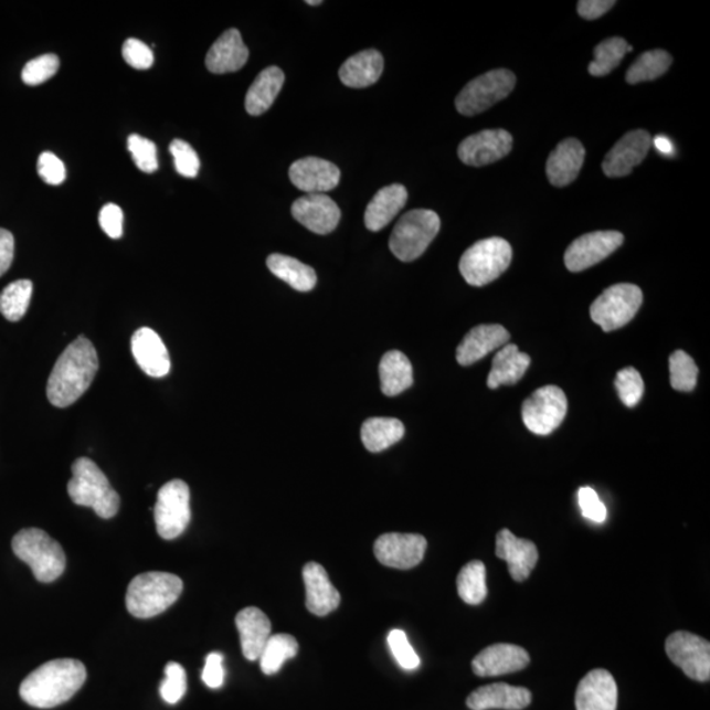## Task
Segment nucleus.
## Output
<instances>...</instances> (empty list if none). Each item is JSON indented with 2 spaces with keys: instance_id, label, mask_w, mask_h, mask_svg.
I'll return each instance as SVG.
<instances>
[{
  "instance_id": "1",
  "label": "nucleus",
  "mask_w": 710,
  "mask_h": 710,
  "mask_svg": "<svg viewBox=\"0 0 710 710\" xmlns=\"http://www.w3.org/2000/svg\"><path fill=\"white\" fill-rule=\"evenodd\" d=\"M99 370L92 341L81 336L64 350L46 384V396L59 409H66L85 394Z\"/></svg>"
},
{
  "instance_id": "2",
  "label": "nucleus",
  "mask_w": 710,
  "mask_h": 710,
  "mask_svg": "<svg viewBox=\"0 0 710 710\" xmlns=\"http://www.w3.org/2000/svg\"><path fill=\"white\" fill-rule=\"evenodd\" d=\"M86 667L75 659H54L40 666L20 686L27 704L50 709L64 704L85 685Z\"/></svg>"
},
{
  "instance_id": "3",
  "label": "nucleus",
  "mask_w": 710,
  "mask_h": 710,
  "mask_svg": "<svg viewBox=\"0 0 710 710\" xmlns=\"http://www.w3.org/2000/svg\"><path fill=\"white\" fill-rule=\"evenodd\" d=\"M67 494L74 505L93 508L102 519H113L120 508V496L109 484L105 473L88 458H78L72 466Z\"/></svg>"
},
{
  "instance_id": "4",
  "label": "nucleus",
  "mask_w": 710,
  "mask_h": 710,
  "mask_svg": "<svg viewBox=\"0 0 710 710\" xmlns=\"http://www.w3.org/2000/svg\"><path fill=\"white\" fill-rule=\"evenodd\" d=\"M182 591L181 577L169 572H145L128 585L127 610L137 618L156 617L168 611Z\"/></svg>"
},
{
  "instance_id": "5",
  "label": "nucleus",
  "mask_w": 710,
  "mask_h": 710,
  "mask_svg": "<svg viewBox=\"0 0 710 710\" xmlns=\"http://www.w3.org/2000/svg\"><path fill=\"white\" fill-rule=\"evenodd\" d=\"M13 553L29 564L34 577L41 583H52L64 574L66 555L61 544L44 530H20L12 540Z\"/></svg>"
},
{
  "instance_id": "6",
  "label": "nucleus",
  "mask_w": 710,
  "mask_h": 710,
  "mask_svg": "<svg viewBox=\"0 0 710 710\" xmlns=\"http://www.w3.org/2000/svg\"><path fill=\"white\" fill-rule=\"evenodd\" d=\"M512 262V247L508 241L491 237L468 247L459 261V272L468 285L481 287L498 279Z\"/></svg>"
},
{
  "instance_id": "7",
  "label": "nucleus",
  "mask_w": 710,
  "mask_h": 710,
  "mask_svg": "<svg viewBox=\"0 0 710 710\" xmlns=\"http://www.w3.org/2000/svg\"><path fill=\"white\" fill-rule=\"evenodd\" d=\"M441 220L432 210H412L400 218L390 237V250L403 262L423 256L427 246L436 239Z\"/></svg>"
},
{
  "instance_id": "8",
  "label": "nucleus",
  "mask_w": 710,
  "mask_h": 710,
  "mask_svg": "<svg viewBox=\"0 0 710 710\" xmlns=\"http://www.w3.org/2000/svg\"><path fill=\"white\" fill-rule=\"evenodd\" d=\"M516 75L507 68H496L468 82L462 89L455 107L464 116H475L487 112L513 92Z\"/></svg>"
},
{
  "instance_id": "9",
  "label": "nucleus",
  "mask_w": 710,
  "mask_h": 710,
  "mask_svg": "<svg viewBox=\"0 0 710 710\" xmlns=\"http://www.w3.org/2000/svg\"><path fill=\"white\" fill-rule=\"evenodd\" d=\"M644 294L636 285L619 284L606 288L592 303L590 312L592 320L602 327L604 332H612L626 326L643 306Z\"/></svg>"
},
{
  "instance_id": "10",
  "label": "nucleus",
  "mask_w": 710,
  "mask_h": 710,
  "mask_svg": "<svg viewBox=\"0 0 710 710\" xmlns=\"http://www.w3.org/2000/svg\"><path fill=\"white\" fill-rule=\"evenodd\" d=\"M157 532L163 540H174L191 520L190 488L181 479L170 480L158 491L155 507Z\"/></svg>"
},
{
  "instance_id": "11",
  "label": "nucleus",
  "mask_w": 710,
  "mask_h": 710,
  "mask_svg": "<svg viewBox=\"0 0 710 710\" xmlns=\"http://www.w3.org/2000/svg\"><path fill=\"white\" fill-rule=\"evenodd\" d=\"M568 398L557 385H543L522 404V422L539 436H548L563 423L568 413Z\"/></svg>"
},
{
  "instance_id": "12",
  "label": "nucleus",
  "mask_w": 710,
  "mask_h": 710,
  "mask_svg": "<svg viewBox=\"0 0 710 710\" xmlns=\"http://www.w3.org/2000/svg\"><path fill=\"white\" fill-rule=\"evenodd\" d=\"M666 653L688 678L698 681L710 679V644L707 639L688 632H675L666 640Z\"/></svg>"
},
{
  "instance_id": "13",
  "label": "nucleus",
  "mask_w": 710,
  "mask_h": 710,
  "mask_svg": "<svg viewBox=\"0 0 710 710\" xmlns=\"http://www.w3.org/2000/svg\"><path fill=\"white\" fill-rule=\"evenodd\" d=\"M624 243V234L617 231H598L576 239L566 253L564 264L572 273L587 271L610 257Z\"/></svg>"
},
{
  "instance_id": "14",
  "label": "nucleus",
  "mask_w": 710,
  "mask_h": 710,
  "mask_svg": "<svg viewBox=\"0 0 710 710\" xmlns=\"http://www.w3.org/2000/svg\"><path fill=\"white\" fill-rule=\"evenodd\" d=\"M426 547L422 534L388 533L375 541L374 553L384 566L410 570L423 562Z\"/></svg>"
},
{
  "instance_id": "15",
  "label": "nucleus",
  "mask_w": 710,
  "mask_h": 710,
  "mask_svg": "<svg viewBox=\"0 0 710 710\" xmlns=\"http://www.w3.org/2000/svg\"><path fill=\"white\" fill-rule=\"evenodd\" d=\"M513 147V137L505 129H487L468 136L459 144L458 157L468 167H486L500 161Z\"/></svg>"
},
{
  "instance_id": "16",
  "label": "nucleus",
  "mask_w": 710,
  "mask_h": 710,
  "mask_svg": "<svg viewBox=\"0 0 710 710\" xmlns=\"http://www.w3.org/2000/svg\"><path fill=\"white\" fill-rule=\"evenodd\" d=\"M651 145V136L644 129L626 134L605 156L603 162L605 176L610 178L629 176L634 168L643 163Z\"/></svg>"
},
{
  "instance_id": "17",
  "label": "nucleus",
  "mask_w": 710,
  "mask_h": 710,
  "mask_svg": "<svg viewBox=\"0 0 710 710\" xmlns=\"http://www.w3.org/2000/svg\"><path fill=\"white\" fill-rule=\"evenodd\" d=\"M288 176L295 188L306 194H324L339 186L341 171L332 162L306 157L292 165Z\"/></svg>"
},
{
  "instance_id": "18",
  "label": "nucleus",
  "mask_w": 710,
  "mask_h": 710,
  "mask_svg": "<svg viewBox=\"0 0 710 710\" xmlns=\"http://www.w3.org/2000/svg\"><path fill=\"white\" fill-rule=\"evenodd\" d=\"M292 213L296 222L316 234L332 233L341 219L339 205L324 194H307L296 199Z\"/></svg>"
},
{
  "instance_id": "19",
  "label": "nucleus",
  "mask_w": 710,
  "mask_h": 710,
  "mask_svg": "<svg viewBox=\"0 0 710 710\" xmlns=\"http://www.w3.org/2000/svg\"><path fill=\"white\" fill-rule=\"evenodd\" d=\"M496 555L508 563L515 582H523L539 562V550L532 541L521 540L511 530L502 529L496 537Z\"/></svg>"
},
{
  "instance_id": "20",
  "label": "nucleus",
  "mask_w": 710,
  "mask_h": 710,
  "mask_svg": "<svg viewBox=\"0 0 710 710\" xmlns=\"http://www.w3.org/2000/svg\"><path fill=\"white\" fill-rule=\"evenodd\" d=\"M530 661L522 647L511 644H496L481 650L473 660V670L478 677H500L523 670Z\"/></svg>"
},
{
  "instance_id": "21",
  "label": "nucleus",
  "mask_w": 710,
  "mask_h": 710,
  "mask_svg": "<svg viewBox=\"0 0 710 710\" xmlns=\"http://www.w3.org/2000/svg\"><path fill=\"white\" fill-rule=\"evenodd\" d=\"M617 700V682L608 671H591L579 682L576 710H616Z\"/></svg>"
},
{
  "instance_id": "22",
  "label": "nucleus",
  "mask_w": 710,
  "mask_h": 710,
  "mask_svg": "<svg viewBox=\"0 0 710 710\" xmlns=\"http://www.w3.org/2000/svg\"><path fill=\"white\" fill-rule=\"evenodd\" d=\"M130 350L145 374L153 378L167 377L171 369L168 348L153 329L140 328L130 340Z\"/></svg>"
},
{
  "instance_id": "23",
  "label": "nucleus",
  "mask_w": 710,
  "mask_h": 710,
  "mask_svg": "<svg viewBox=\"0 0 710 710\" xmlns=\"http://www.w3.org/2000/svg\"><path fill=\"white\" fill-rule=\"evenodd\" d=\"M303 581L306 584V605L315 616H327L341 603L340 592L330 583L328 572L316 562H309L303 569Z\"/></svg>"
},
{
  "instance_id": "24",
  "label": "nucleus",
  "mask_w": 710,
  "mask_h": 710,
  "mask_svg": "<svg viewBox=\"0 0 710 710\" xmlns=\"http://www.w3.org/2000/svg\"><path fill=\"white\" fill-rule=\"evenodd\" d=\"M509 339H511V335L498 324L475 327L459 343L457 361L460 367H470L491 351L506 347Z\"/></svg>"
},
{
  "instance_id": "25",
  "label": "nucleus",
  "mask_w": 710,
  "mask_h": 710,
  "mask_svg": "<svg viewBox=\"0 0 710 710\" xmlns=\"http://www.w3.org/2000/svg\"><path fill=\"white\" fill-rule=\"evenodd\" d=\"M250 59V50L236 29L225 31L211 46L205 57V66L213 74L239 72Z\"/></svg>"
},
{
  "instance_id": "26",
  "label": "nucleus",
  "mask_w": 710,
  "mask_h": 710,
  "mask_svg": "<svg viewBox=\"0 0 710 710\" xmlns=\"http://www.w3.org/2000/svg\"><path fill=\"white\" fill-rule=\"evenodd\" d=\"M530 702H532V693L529 689L509 686L506 682L480 687L467 698V707L471 710H521Z\"/></svg>"
},
{
  "instance_id": "27",
  "label": "nucleus",
  "mask_w": 710,
  "mask_h": 710,
  "mask_svg": "<svg viewBox=\"0 0 710 710\" xmlns=\"http://www.w3.org/2000/svg\"><path fill=\"white\" fill-rule=\"evenodd\" d=\"M585 158V149L581 141L566 139L557 145L547 162V174L555 188H564L574 182L581 172Z\"/></svg>"
},
{
  "instance_id": "28",
  "label": "nucleus",
  "mask_w": 710,
  "mask_h": 710,
  "mask_svg": "<svg viewBox=\"0 0 710 710\" xmlns=\"http://www.w3.org/2000/svg\"><path fill=\"white\" fill-rule=\"evenodd\" d=\"M236 626L244 657L251 661L258 660L268 638L272 637L271 619L256 606H247L239 612Z\"/></svg>"
},
{
  "instance_id": "29",
  "label": "nucleus",
  "mask_w": 710,
  "mask_h": 710,
  "mask_svg": "<svg viewBox=\"0 0 710 710\" xmlns=\"http://www.w3.org/2000/svg\"><path fill=\"white\" fill-rule=\"evenodd\" d=\"M409 200V191L403 184H391L379 190L364 212V224L371 232L388 226Z\"/></svg>"
},
{
  "instance_id": "30",
  "label": "nucleus",
  "mask_w": 710,
  "mask_h": 710,
  "mask_svg": "<svg viewBox=\"0 0 710 710\" xmlns=\"http://www.w3.org/2000/svg\"><path fill=\"white\" fill-rule=\"evenodd\" d=\"M383 68L384 60L381 52L369 50L345 61L339 74L345 86L364 88L377 84Z\"/></svg>"
},
{
  "instance_id": "31",
  "label": "nucleus",
  "mask_w": 710,
  "mask_h": 710,
  "mask_svg": "<svg viewBox=\"0 0 710 710\" xmlns=\"http://www.w3.org/2000/svg\"><path fill=\"white\" fill-rule=\"evenodd\" d=\"M285 85V73L277 66L266 67L247 89L245 108L247 114L259 116L274 105Z\"/></svg>"
},
{
  "instance_id": "32",
  "label": "nucleus",
  "mask_w": 710,
  "mask_h": 710,
  "mask_svg": "<svg viewBox=\"0 0 710 710\" xmlns=\"http://www.w3.org/2000/svg\"><path fill=\"white\" fill-rule=\"evenodd\" d=\"M529 364L530 357L527 353H521L516 345L507 343L494 358L492 369L487 379L488 388L495 390L502 384L519 382L526 375Z\"/></svg>"
},
{
  "instance_id": "33",
  "label": "nucleus",
  "mask_w": 710,
  "mask_h": 710,
  "mask_svg": "<svg viewBox=\"0 0 710 710\" xmlns=\"http://www.w3.org/2000/svg\"><path fill=\"white\" fill-rule=\"evenodd\" d=\"M381 389L385 396H398L413 384L412 364L402 351L391 350L379 364Z\"/></svg>"
},
{
  "instance_id": "34",
  "label": "nucleus",
  "mask_w": 710,
  "mask_h": 710,
  "mask_svg": "<svg viewBox=\"0 0 710 710\" xmlns=\"http://www.w3.org/2000/svg\"><path fill=\"white\" fill-rule=\"evenodd\" d=\"M267 267L275 277L286 282L296 292H311L317 284V275L311 266L303 264L294 257L285 256V254L268 256Z\"/></svg>"
},
{
  "instance_id": "35",
  "label": "nucleus",
  "mask_w": 710,
  "mask_h": 710,
  "mask_svg": "<svg viewBox=\"0 0 710 710\" xmlns=\"http://www.w3.org/2000/svg\"><path fill=\"white\" fill-rule=\"evenodd\" d=\"M405 427L398 418L372 417L363 423L361 437L371 453H381L403 438Z\"/></svg>"
},
{
  "instance_id": "36",
  "label": "nucleus",
  "mask_w": 710,
  "mask_h": 710,
  "mask_svg": "<svg viewBox=\"0 0 710 710\" xmlns=\"http://www.w3.org/2000/svg\"><path fill=\"white\" fill-rule=\"evenodd\" d=\"M299 651L298 640L289 634H275L268 638L261 653V670L266 675L277 674L285 661L296 657Z\"/></svg>"
},
{
  "instance_id": "37",
  "label": "nucleus",
  "mask_w": 710,
  "mask_h": 710,
  "mask_svg": "<svg viewBox=\"0 0 710 710\" xmlns=\"http://www.w3.org/2000/svg\"><path fill=\"white\" fill-rule=\"evenodd\" d=\"M672 57L670 53L661 50L645 52L634 62L626 73V82L630 85L640 84V82L654 81L670 68Z\"/></svg>"
},
{
  "instance_id": "38",
  "label": "nucleus",
  "mask_w": 710,
  "mask_h": 710,
  "mask_svg": "<svg viewBox=\"0 0 710 710\" xmlns=\"http://www.w3.org/2000/svg\"><path fill=\"white\" fill-rule=\"evenodd\" d=\"M633 47L623 38H611L595 47V59L589 66V72L594 77H605L619 65L626 53Z\"/></svg>"
},
{
  "instance_id": "39",
  "label": "nucleus",
  "mask_w": 710,
  "mask_h": 710,
  "mask_svg": "<svg viewBox=\"0 0 710 710\" xmlns=\"http://www.w3.org/2000/svg\"><path fill=\"white\" fill-rule=\"evenodd\" d=\"M458 595L466 604L479 605L487 596L486 566L473 561L460 570L457 579Z\"/></svg>"
},
{
  "instance_id": "40",
  "label": "nucleus",
  "mask_w": 710,
  "mask_h": 710,
  "mask_svg": "<svg viewBox=\"0 0 710 710\" xmlns=\"http://www.w3.org/2000/svg\"><path fill=\"white\" fill-rule=\"evenodd\" d=\"M33 285L29 279L12 282L0 294V314L7 320L17 322L22 320L30 307Z\"/></svg>"
},
{
  "instance_id": "41",
  "label": "nucleus",
  "mask_w": 710,
  "mask_h": 710,
  "mask_svg": "<svg viewBox=\"0 0 710 710\" xmlns=\"http://www.w3.org/2000/svg\"><path fill=\"white\" fill-rule=\"evenodd\" d=\"M699 369L686 351L678 350L670 357V379L674 390L691 392L698 383Z\"/></svg>"
},
{
  "instance_id": "42",
  "label": "nucleus",
  "mask_w": 710,
  "mask_h": 710,
  "mask_svg": "<svg viewBox=\"0 0 710 710\" xmlns=\"http://www.w3.org/2000/svg\"><path fill=\"white\" fill-rule=\"evenodd\" d=\"M615 388L622 402L633 409L644 396L645 383L643 377L634 368H626L618 371Z\"/></svg>"
},
{
  "instance_id": "43",
  "label": "nucleus",
  "mask_w": 710,
  "mask_h": 710,
  "mask_svg": "<svg viewBox=\"0 0 710 710\" xmlns=\"http://www.w3.org/2000/svg\"><path fill=\"white\" fill-rule=\"evenodd\" d=\"M60 59L56 54H44L33 59L23 68L22 80L25 85L39 86L51 80L59 72Z\"/></svg>"
},
{
  "instance_id": "44",
  "label": "nucleus",
  "mask_w": 710,
  "mask_h": 710,
  "mask_svg": "<svg viewBox=\"0 0 710 710\" xmlns=\"http://www.w3.org/2000/svg\"><path fill=\"white\" fill-rule=\"evenodd\" d=\"M165 675H167V678L161 682V698L167 701L168 704H177V702L183 698L186 689H188V678H186L184 668L177 664V661H170V664L165 667Z\"/></svg>"
},
{
  "instance_id": "45",
  "label": "nucleus",
  "mask_w": 710,
  "mask_h": 710,
  "mask_svg": "<svg viewBox=\"0 0 710 710\" xmlns=\"http://www.w3.org/2000/svg\"><path fill=\"white\" fill-rule=\"evenodd\" d=\"M128 150L134 157L136 167L144 172H155L158 169L157 148L153 141L140 135L128 137Z\"/></svg>"
},
{
  "instance_id": "46",
  "label": "nucleus",
  "mask_w": 710,
  "mask_h": 710,
  "mask_svg": "<svg viewBox=\"0 0 710 710\" xmlns=\"http://www.w3.org/2000/svg\"><path fill=\"white\" fill-rule=\"evenodd\" d=\"M388 643L392 655H394L400 667L406 671L416 670L420 667V658L410 644L409 637L403 630L394 629L389 634Z\"/></svg>"
},
{
  "instance_id": "47",
  "label": "nucleus",
  "mask_w": 710,
  "mask_h": 710,
  "mask_svg": "<svg viewBox=\"0 0 710 710\" xmlns=\"http://www.w3.org/2000/svg\"><path fill=\"white\" fill-rule=\"evenodd\" d=\"M170 153L174 157L176 169L182 177L195 178L200 169V160L194 148L183 140L170 144Z\"/></svg>"
},
{
  "instance_id": "48",
  "label": "nucleus",
  "mask_w": 710,
  "mask_h": 710,
  "mask_svg": "<svg viewBox=\"0 0 710 710\" xmlns=\"http://www.w3.org/2000/svg\"><path fill=\"white\" fill-rule=\"evenodd\" d=\"M123 57L137 71H147L155 64V54L150 47L137 39H128L123 45Z\"/></svg>"
},
{
  "instance_id": "49",
  "label": "nucleus",
  "mask_w": 710,
  "mask_h": 710,
  "mask_svg": "<svg viewBox=\"0 0 710 710\" xmlns=\"http://www.w3.org/2000/svg\"><path fill=\"white\" fill-rule=\"evenodd\" d=\"M577 502L585 519L596 523H602L606 520L608 512H606V507L604 502L600 500L595 489L591 487H582L579 489Z\"/></svg>"
},
{
  "instance_id": "50",
  "label": "nucleus",
  "mask_w": 710,
  "mask_h": 710,
  "mask_svg": "<svg viewBox=\"0 0 710 710\" xmlns=\"http://www.w3.org/2000/svg\"><path fill=\"white\" fill-rule=\"evenodd\" d=\"M39 176L47 184L59 186L66 179V169L64 162L51 151L41 153L38 161Z\"/></svg>"
},
{
  "instance_id": "51",
  "label": "nucleus",
  "mask_w": 710,
  "mask_h": 710,
  "mask_svg": "<svg viewBox=\"0 0 710 710\" xmlns=\"http://www.w3.org/2000/svg\"><path fill=\"white\" fill-rule=\"evenodd\" d=\"M124 213L119 205L114 203L106 204L99 212V224L112 239H120L123 236Z\"/></svg>"
},
{
  "instance_id": "52",
  "label": "nucleus",
  "mask_w": 710,
  "mask_h": 710,
  "mask_svg": "<svg viewBox=\"0 0 710 710\" xmlns=\"http://www.w3.org/2000/svg\"><path fill=\"white\" fill-rule=\"evenodd\" d=\"M224 657L220 653H211L205 659L202 679L206 687L212 689L224 685L225 671L223 667Z\"/></svg>"
},
{
  "instance_id": "53",
  "label": "nucleus",
  "mask_w": 710,
  "mask_h": 710,
  "mask_svg": "<svg viewBox=\"0 0 710 710\" xmlns=\"http://www.w3.org/2000/svg\"><path fill=\"white\" fill-rule=\"evenodd\" d=\"M616 2L613 0H581L577 12L585 20H596L605 15Z\"/></svg>"
},
{
  "instance_id": "54",
  "label": "nucleus",
  "mask_w": 710,
  "mask_h": 710,
  "mask_svg": "<svg viewBox=\"0 0 710 710\" xmlns=\"http://www.w3.org/2000/svg\"><path fill=\"white\" fill-rule=\"evenodd\" d=\"M15 254V240L10 231L0 227V277L9 272Z\"/></svg>"
},
{
  "instance_id": "55",
  "label": "nucleus",
  "mask_w": 710,
  "mask_h": 710,
  "mask_svg": "<svg viewBox=\"0 0 710 710\" xmlns=\"http://www.w3.org/2000/svg\"><path fill=\"white\" fill-rule=\"evenodd\" d=\"M653 142L655 145V148H657L660 151V153L671 155L674 151L672 142L668 140L667 137L665 136L655 137Z\"/></svg>"
},
{
  "instance_id": "56",
  "label": "nucleus",
  "mask_w": 710,
  "mask_h": 710,
  "mask_svg": "<svg viewBox=\"0 0 710 710\" xmlns=\"http://www.w3.org/2000/svg\"><path fill=\"white\" fill-rule=\"evenodd\" d=\"M306 3L309 4V6H319L322 2H321V0H317V2H314V0H308V2H306Z\"/></svg>"
}]
</instances>
